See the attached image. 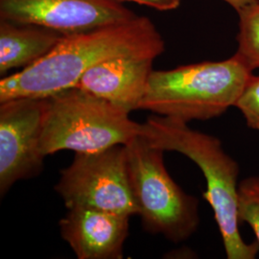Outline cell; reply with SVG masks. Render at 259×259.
<instances>
[{"mask_svg":"<svg viewBox=\"0 0 259 259\" xmlns=\"http://www.w3.org/2000/svg\"><path fill=\"white\" fill-rule=\"evenodd\" d=\"M252 73L236 53L224 61L153 70L139 110L187 123L219 117L234 107Z\"/></svg>","mask_w":259,"mask_h":259,"instance_id":"3","label":"cell"},{"mask_svg":"<svg viewBox=\"0 0 259 259\" xmlns=\"http://www.w3.org/2000/svg\"><path fill=\"white\" fill-rule=\"evenodd\" d=\"M229 4L232 9L235 10L237 14H240L246 10L259 4V0H222Z\"/></svg>","mask_w":259,"mask_h":259,"instance_id":"16","label":"cell"},{"mask_svg":"<svg viewBox=\"0 0 259 259\" xmlns=\"http://www.w3.org/2000/svg\"><path fill=\"white\" fill-rule=\"evenodd\" d=\"M165 42L146 17L66 35L34 65L0 81V103L18 98H47L74 88L90 68L119 56L156 59Z\"/></svg>","mask_w":259,"mask_h":259,"instance_id":"1","label":"cell"},{"mask_svg":"<svg viewBox=\"0 0 259 259\" xmlns=\"http://www.w3.org/2000/svg\"><path fill=\"white\" fill-rule=\"evenodd\" d=\"M46 98L0 103V194L21 180L38 176L45 157L39 150Z\"/></svg>","mask_w":259,"mask_h":259,"instance_id":"7","label":"cell"},{"mask_svg":"<svg viewBox=\"0 0 259 259\" xmlns=\"http://www.w3.org/2000/svg\"><path fill=\"white\" fill-rule=\"evenodd\" d=\"M154 60L139 56L111 58L90 68L76 87L129 112L139 110Z\"/></svg>","mask_w":259,"mask_h":259,"instance_id":"10","label":"cell"},{"mask_svg":"<svg viewBox=\"0 0 259 259\" xmlns=\"http://www.w3.org/2000/svg\"><path fill=\"white\" fill-rule=\"evenodd\" d=\"M118 1H128L138 3L139 5L147 6L149 8L160 11V12H168L173 11L180 7L182 0H118Z\"/></svg>","mask_w":259,"mask_h":259,"instance_id":"15","label":"cell"},{"mask_svg":"<svg viewBox=\"0 0 259 259\" xmlns=\"http://www.w3.org/2000/svg\"><path fill=\"white\" fill-rule=\"evenodd\" d=\"M130 185L143 229L180 243L200 225L199 201L185 193L167 172L161 149L140 135L125 145Z\"/></svg>","mask_w":259,"mask_h":259,"instance_id":"5","label":"cell"},{"mask_svg":"<svg viewBox=\"0 0 259 259\" xmlns=\"http://www.w3.org/2000/svg\"><path fill=\"white\" fill-rule=\"evenodd\" d=\"M65 36L51 28L0 19V74L34 65Z\"/></svg>","mask_w":259,"mask_h":259,"instance_id":"11","label":"cell"},{"mask_svg":"<svg viewBox=\"0 0 259 259\" xmlns=\"http://www.w3.org/2000/svg\"><path fill=\"white\" fill-rule=\"evenodd\" d=\"M234 107L242 113L248 127L259 131V75H250Z\"/></svg>","mask_w":259,"mask_h":259,"instance_id":"14","label":"cell"},{"mask_svg":"<svg viewBox=\"0 0 259 259\" xmlns=\"http://www.w3.org/2000/svg\"><path fill=\"white\" fill-rule=\"evenodd\" d=\"M55 190L67 209L139 215L130 185L125 145L96 153H75L72 163L61 171Z\"/></svg>","mask_w":259,"mask_h":259,"instance_id":"6","label":"cell"},{"mask_svg":"<svg viewBox=\"0 0 259 259\" xmlns=\"http://www.w3.org/2000/svg\"><path fill=\"white\" fill-rule=\"evenodd\" d=\"M237 210L239 222L250 226L259 247V176L248 177L239 182Z\"/></svg>","mask_w":259,"mask_h":259,"instance_id":"13","label":"cell"},{"mask_svg":"<svg viewBox=\"0 0 259 259\" xmlns=\"http://www.w3.org/2000/svg\"><path fill=\"white\" fill-rule=\"evenodd\" d=\"M187 122L162 115H151L141 124L140 136L163 151L190 158L206 181L203 198L210 204L229 259H253L257 242L247 243L241 236L237 210L239 165L223 148L221 140L191 129Z\"/></svg>","mask_w":259,"mask_h":259,"instance_id":"2","label":"cell"},{"mask_svg":"<svg viewBox=\"0 0 259 259\" xmlns=\"http://www.w3.org/2000/svg\"><path fill=\"white\" fill-rule=\"evenodd\" d=\"M129 216L89 208H72L59 227L79 259H120L129 234Z\"/></svg>","mask_w":259,"mask_h":259,"instance_id":"9","label":"cell"},{"mask_svg":"<svg viewBox=\"0 0 259 259\" xmlns=\"http://www.w3.org/2000/svg\"><path fill=\"white\" fill-rule=\"evenodd\" d=\"M138 17L118 0H0V19L37 24L66 35Z\"/></svg>","mask_w":259,"mask_h":259,"instance_id":"8","label":"cell"},{"mask_svg":"<svg viewBox=\"0 0 259 259\" xmlns=\"http://www.w3.org/2000/svg\"><path fill=\"white\" fill-rule=\"evenodd\" d=\"M236 54L254 71L259 68V4L238 14Z\"/></svg>","mask_w":259,"mask_h":259,"instance_id":"12","label":"cell"},{"mask_svg":"<svg viewBox=\"0 0 259 259\" xmlns=\"http://www.w3.org/2000/svg\"><path fill=\"white\" fill-rule=\"evenodd\" d=\"M39 150L44 157L62 150L96 153L126 145L141 134L129 111L77 87L46 98Z\"/></svg>","mask_w":259,"mask_h":259,"instance_id":"4","label":"cell"}]
</instances>
